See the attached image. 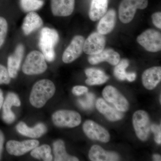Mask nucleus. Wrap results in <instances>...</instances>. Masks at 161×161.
Masks as SVG:
<instances>
[{
  "label": "nucleus",
  "instance_id": "f257e3e1",
  "mask_svg": "<svg viewBox=\"0 0 161 161\" xmlns=\"http://www.w3.org/2000/svg\"><path fill=\"white\" fill-rule=\"evenodd\" d=\"M56 92L54 84L48 79H42L35 84L30 96V102L33 106L40 108L53 97Z\"/></svg>",
  "mask_w": 161,
  "mask_h": 161
},
{
  "label": "nucleus",
  "instance_id": "f03ea898",
  "mask_svg": "<svg viewBox=\"0 0 161 161\" xmlns=\"http://www.w3.org/2000/svg\"><path fill=\"white\" fill-rule=\"evenodd\" d=\"M59 40V35L55 29L45 27L41 30L39 38V46L45 60L48 62H53L55 60V47Z\"/></svg>",
  "mask_w": 161,
  "mask_h": 161
},
{
  "label": "nucleus",
  "instance_id": "7ed1b4c3",
  "mask_svg": "<svg viewBox=\"0 0 161 161\" xmlns=\"http://www.w3.org/2000/svg\"><path fill=\"white\" fill-rule=\"evenodd\" d=\"M46 60L41 52L33 51L27 55L23 64L22 70L28 75L43 74L47 69Z\"/></svg>",
  "mask_w": 161,
  "mask_h": 161
},
{
  "label": "nucleus",
  "instance_id": "20e7f679",
  "mask_svg": "<svg viewBox=\"0 0 161 161\" xmlns=\"http://www.w3.org/2000/svg\"><path fill=\"white\" fill-rule=\"evenodd\" d=\"M132 124L136 136L142 141H146L150 136L151 124L149 115L146 111L138 110L133 114Z\"/></svg>",
  "mask_w": 161,
  "mask_h": 161
},
{
  "label": "nucleus",
  "instance_id": "39448f33",
  "mask_svg": "<svg viewBox=\"0 0 161 161\" xmlns=\"http://www.w3.org/2000/svg\"><path fill=\"white\" fill-rule=\"evenodd\" d=\"M52 120L56 126L75 128L81 121V116L78 112L71 110H59L52 115Z\"/></svg>",
  "mask_w": 161,
  "mask_h": 161
},
{
  "label": "nucleus",
  "instance_id": "423d86ee",
  "mask_svg": "<svg viewBox=\"0 0 161 161\" xmlns=\"http://www.w3.org/2000/svg\"><path fill=\"white\" fill-rule=\"evenodd\" d=\"M137 42L147 51H159L161 49V33L154 29L147 30L137 37Z\"/></svg>",
  "mask_w": 161,
  "mask_h": 161
},
{
  "label": "nucleus",
  "instance_id": "0eeeda50",
  "mask_svg": "<svg viewBox=\"0 0 161 161\" xmlns=\"http://www.w3.org/2000/svg\"><path fill=\"white\" fill-rule=\"evenodd\" d=\"M102 95L105 100L118 111L123 112L129 110L130 105L128 101L115 87L106 86L103 91Z\"/></svg>",
  "mask_w": 161,
  "mask_h": 161
},
{
  "label": "nucleus",
  "instance_id": "6e6552de",
  "mask_svg": "<svg viewBox=\"0 0 161 161\" xmlns=\"http://www.w3.org/2000/svg\"><path fill=\"white\" fill-rule=\"evenodd\" d=\"M82 128L85 134L90 139L103 143L109 142L110 136L108 131L94 121H86Z\"/></svg>",
  "mask_w": 161,
  "mask_h": 161
},
{
  "label": "nucleus",
  "instance_id": "1a4fd4ad",
  "mask_svg": "<svg viewBox=\"0 0 161 161\" xmlns=\"http://www.w3.org/2000/svg\"><path fill=\"white\" fill-rule=\"evenodd\" d=\"M85 40L84 37L80 35L73 38L62 55V60L64 63H72L80 57L83 52Z\"/></svg>",
  "mask_w": 161,
  "mask_h": 161
},
{
  "label": "nucleus",
  "instance_id": "9d476101",
  "mask_svg": "<svg viewBox=\"0 0 161 161\" xmlns=\"http://www.w3.org/2000/svg\"><path fill=\"white\" fill-rule=\"evenodd\" d=\"M39 143V141L36 140H28L22 142L10 140L6 143V149L10 155L19 156L31 151L38 147Z\"/></svg>",
  "mask_w": 161,
  "mask_h": 161
},
{
  "label": "nucleus",
  "instance_id": "9b49d317",
  "mask_svg": "<svg viewBox=\"0 0 161 161\" xmlns=\"http://www.w3.org/2000/svg\"><path fill=\"white\" fill-rule=\"evenodd\" d=\"M106 39L104 35L94 32L85 40L83 52L88 55L97 54L104 49Z\"/></svg>",
  "mask_w": 161,
  "mask_h": 161
},
{
  "label": "nucleus",
  "instance_id": "f8f14e48",
  "mask_svg": "<svg viewBox=\"0 0 161 161\" xmlns=\"http://www.w3.org/2000/svg\"><path fill=\"white\" fill-rule=\"evenodd\" d=\"M21 101L17 95L13 92L6 95L3 105V119L6 123H12L15 119V115L12 111L13 106L19 107Z\"/></svg>",
  "mask_w": 161,
  "mask_h": 161
},
{
  "label": "nucleus",
  "instance_id": "ddd939ff",
  "mask_svg": "<svg viewBox=\"0 0 161 161\" xmlns=\"http://www.w3.org/2000/svg\"><path fill=\"white\" fill-rule=\"evenodd\" d=\"M139 0H122L119 8V17L121 22L130 23L135 16L138 9Z\"/></svg>",
  "mask_w": 161,
  "mask_h": 161
},
{
  "label": "nucleus",
  "instance_id": "4468645a",
  "mask_svg": "<svg viewBox=\"0 0 161 161\" xmlns=\"http://www.w3.org/2000/svg\"><path fill=\"white\" fill-rule=\"evenodd\" d=\"M120 55L112 48L104 49L97 54L90 55L89 57V62L91 64H98L104 61H106L112 65H116L120 61Z\"/></svg>",
  "mask_w": 161,
  "mask_h": 161
},
{
  "label": "nucleus",
  "instance_id": "2eb2a0df",
  "mask_svg": "<svg viewBox=\"0 0 161 161\" xmlns=\"http://www.w3.org/2000/svg\"><path fill=\"white\" fill-rule=\"evenodd\" d=\"M24 53V47L19 44L16 47L13 54L10 55L7 60V69L10 78H14L17 76Z\"/></svg>",
  "mask_w": 161,
  "mask_h": 161
},
{
  "label": "nucleus",
  "instance_id": "dca6fc26",
  "mask_svg": "<svg viewBox=\"0 0 161 161\" xmlns=\"http://www.w3.org/2000/svg\"><path fill=\"white\" fill-rule=\"evenodd\" d=\"M142 78L143 85L147 89H154L161 81V67H153L146 70L142 75Z\"/></svg>",
  "mask_w": 161,
  "mask_h": 161
},
{
  "label": "nucleus",
  "instance_id": "f3484780",
  "mask_svg": "<svg viewBox=\"0 0 161 161\" xmlns=\"http://www.w3.org/2000/svg\"><path fill=\"white\" fill-rule=\"evenodd\" d=\"M75 0H51V10L53 15L67 17L74 12Z\"/></svg>",
  "mask_w": 161,
  "mask_h": 161
},
{
  "label": "nucleus",
  "instance_id": "a211bd4d",
  "mask_svg": "<svg viewBox=\"0 0 161 161\" xmlns=\"http://www.w3.org/2000/svg\"><path fill=\"white\" fill-rule=\"evenodd\" d=\"M96 107L98 112L110 121L119 120L124 117L122 112L108 104L103 98H99L97 100Z\"/></svg>",
  "mask_w": 161,
  "mask_h": 161
},
{
  "label": "nucleus",
  "instance_id": "6ab92c4d",
  "mask_svg": "<svg viewBox=\"0 0 161 161\" xmlns=\"http://www.w3.org/2000/svg\"><path fill=\"white\" fill-rule=\"evenodd\" d=\"M89 158L92 161H116L119 160L116 153L106 151L98 145L91 147L89 152Z\"/></svg>",
  "mask_w": 161,
  "mask_h": 161
},
{
  "label": "nucleus",
  "instance_id": "aec40b11",
  "mask_svg": "<svg viewBox=\"0 0 161 161\" xmlns=\"http://www.w3.org/2000/svg\"><path fill=\"white\" fill-rule=\"evenodd\" d=\"M115 10L110 9L100 19L97 26L98 32L103 35L108 34L113 30L116 24Z\"/></svg>",
  "mask_w": 161,
  "mask_h": 161
},
{
  "label": "nucleus",
  "instance_id": "412c9836",
  "mask_svg": "<svg viewBox=\"0 0 161 161\" xmlns=\"http://www.w3.org/2000/svg\"><path fill=\"white\" fill-rule=\"evenodd\" d=\"M43 25V21L40 15L34 11L30 12L24 18L22 29L24 34L28 36Z\"/></svg>",
  "mask_w": 161,
  "mask_h": 161
},
{
  "label": "nucleus",
  "instance_id": "4be33fe9",
  "mask_svg": "<svg viewBox=\"0 0 161 161\" xmlns=\"http://www.w3.org/2000/svg\"><path fill=\"white\" fill-rule=\"evenodd\" d=\"M16 130L22 135L34 138L41 137L47 131L46 126L43 123H39L33 128H30L23 122L18 124Z\"/></svg>",
  "mask_w": 161,
  "mask_h": 161
},
{
  "label": "nucleus",
  "instance_id": "5701e85b",
  "mask_svg": "<svg viewBox=\"0 0 161 161\" xmlns=\"http://www.w3.org/2000/svg\"><path fill=\"white\" fill-rule=\"evenodd\" d=\"M108 0H92L89 10V17L92 21L100 19L106 13Z\"/></svg>",
  "mask_w": 161,
  "mask_h": 161
},
{
  "label": "nucleus",
  "instance_id": "b1692460",
  "mask_svg": "<svg viewBox=\"0 0 161 161\" xmlns=\"http://www.w3.org/2000/svg\"><path fill=\"white\" fill-rule=\"evenodd\" d=\"M87 79L86 83L88 85H98L105 83L108 80L109 77L101 70L95 68L87 69L85 70Z\"/></svg>",
  "mask_w": 161,
  "mask_h": 161
},
{
  "label": "nucleus",
  "instance_id": "393cba45",
  "mask_svg": "<svg viewBox=\"0 0 161 161\" xmlns=\"http://www.w3.org/2000/svg\"><path fill=\"white\" fill-rule=\"evenodd\" d=\"M53 153L55 161H78L79 159L75 156L68 154L65 149L64 141L58 140L53 144Z\"/></svg>",
  "mask_w": 161,
  "mask_h": 161
},
{
  "label": "nucleus",
  "instance_id": "a878e982",
  "mask_svg": "<svg viewBox=\"0 0 161 161\" xmlns=\"http://www.w3.org/2000/svg\"><path fill=\"white\" fill-rule=\"evenodd\" d=\"M31 155L35 158L45 161H52L53 158L51 154V148L47 145H43L36 147L31 150Z\"/></svg>",
  "mask_w": 161,
  "mask_h": 161
},
{
  "label": "nucleus",
  "instance_id": "bb28decb",
  "mask_svg": "<svg viewBox=\"0 0 161 161\" xmlns=\"http://www.w3.org/2000/svg\"><path fill=\"white\" fill-rule=\"evenodd\" d=\"M44 3L42 0H20V4L24 11L30 12L40 9Z\"/></svg>",
  "mask_w": 161,
  "mask_h": 161
},
{
  "label": "nucleus",
  "instance_id": "cd10ccee",
  "mask_svg": "<svg viewBox=\"0 0 161 161\" xmlns=\"http://www.w3.org/2000/svg\"><path fill=\"white\" fill-rule=\"evenodd\" d=\"M129 62L127 59H123L116 65L114 70L115 77L119 80H124L126 79L127 73L126 69L129 66Z\"/></svg>",
  "mask_w": 161,
  "mask_h": 161
},
{
  "label": "nucleus",
  "instance_id": "c85d7f7f",
  "mask_svg": "<svg viewBox=\"0 0 161 161\" xmlns=\"http://www.w3.org/2000/svg\"><path fill=\"white\" fill-rule=\"evenodd\" d=\"M8 25L7 20L0 16V48L3 46L8 32Z\"/></svg>",
  "mask_w": 161,
  "mask_h": 161
},
{
  "label": "nucleus",
  "instance_id": "c756f323",
  "mask_svg": "<svg viewBox=\"0 0 161 161\" xmlns=\"http://www.w3.org/2000/svg\"><path fill=\"white\" fill-rule=\"evenodd\" d=\"M11 78L7 69L0 64V85L8 84L11 81Z\"/></svg>",
  "mask_w": 161,
  "mask_h": 161
},
{
  "label": "nucleus",
  "instance_id": "7c9ffc66",
  "mask_svg": "<svg viewBox=\"0 0 161 161\" xmlns=\"http://www.w3.org/2000/svg\"><path fill=\"white\" fill-rule=\"evenodd\" d=\"M161 125H151V130L154 134V140L157 143L160 145L161 144Z\"/></svg>",
  "mask_w": 161,
  "mask_h": 161
},
{
  "label": "nucleus",
  "instance_id": "2f4dec72",
  "mask_svg": "<svg viewBox=\"0 0 161 161\" xmlns=\"http://www.w3.org/2000/svg\"><path fill=\"white\" fill-rule=\"evenodd\" d=\"M94 99V96L92 94H87L86 95V100H79V103L83 108H90L92 106L93 101Z\"/></svg>",
  "mask_w": 161,
  "mask_h": 161
},
{
  "label": "nucleus",
  "instance_id": "473e14b6",
  "mask_svg": "<svg viewBox=\"0 0 161 161\" xmlns=\"http://www.w3.org/2000/svg\"><path fill=\"white\" fill-rule=\"evenodd\" d=\"M88 91V89L86 87L82 86H76L73 88L72 93L74 95L79 96L86 93Z\"/></svg>",
  "mask_w": 161,
  "mask_h": 161
},
{
  "label": "nucleus",
  "instance_id": "72a5a7b5",
  "mask_svg": "<svg viewBox=\"0 0 161 161\" xmlns=\"http://www.w3.org/2000/svg\"><path fill=\"white\" fill-rule=\"evenodd\" d=\"M152 22L153 25L159 29H161V13L158 12L153 14Z\"/></svg>",
  "mask_w": 161,
  "mask_h": 161
},
{
  "label": "nucleus",
  "instance_id": "f704fd0d",
  "mask_svg": "<svg viewBox=\"0 0 161 161\" xmlns=\"http://www.w3.org/2000/svg\"><path fill=\"white\" fill-rule=\"evenodd\" d=\"M4 142H5V136L3 132L0 130V160L2 157V153H3Z\"/></svg>",
  "mask_w": 161,
  "mask_h": 161
},
{
  "label": "nucleus",
  "instance_id": "c9c22d12",
  "mask_svg": "<svg viewBox=\"0 0 161 161\" xmlns=\"http://www.w3.org/2000/svg\"><path fill=\"white\" fill-rule=\"evenodd\" d=\"M148 5V0H139L138 9H146Z\"/></svg>",
  "mask_w": 161,
  "mask_h": 161
},
{
  "label": "nucleus",
  "instance_id": "e433bc0d",
  "mask_svg": "<svg viewBox=\"0 0 161 161\" xmlns=\"http://www.w3.org/2000/svg\"><path fill=\"white\" fill-rule=\"evenodd\" d=\"M136 78V74L134 73H127L126 79L130 82L134 81Z\"/></svg>",
  "mask_w": 161,
  "mask_h": 161
},
{
  "label": "nucleus",
  "instance_id": "4c0bfd02",
  "mask_svg": "<svg viewBox=\"0 0 161 161\" xmlns=\"http://www.w3.org/2000/svg\"><path fill=\"white\" fill-rule=\"evenodd\" d=\"M3 102H4V96H3V92L2 90L0 89V110L3 106Z\"/></svg>",
  "mask_w": 161,
  "mask_h": 161
},
{
  "label": "nucleus",
  "instance_id": "58836bf2",
  "mask_svg": "<svg viewBox=\"0 0 161 161\" xmlns=\"http://www.w3.org/2000/svg\"><path fill=\"white\" fill-rule=\"evenodd\" d=\"M153 160L156 161H159L161 160V156L159 154H154L153 156Z\"/></svg>",
  "mask_w": 161,
  "mask_h": 161
},
{
  "label": "nucleus",
  "instance_id": "ea45409f",
  "mask_svg": "<svg viewBox=\"0 0 161 161\" xmlns=\"http://www.w3.org/2000/svg\"></svg>",
  "mask_w": 161,
  "mask_h": 161
}]
</instances>
